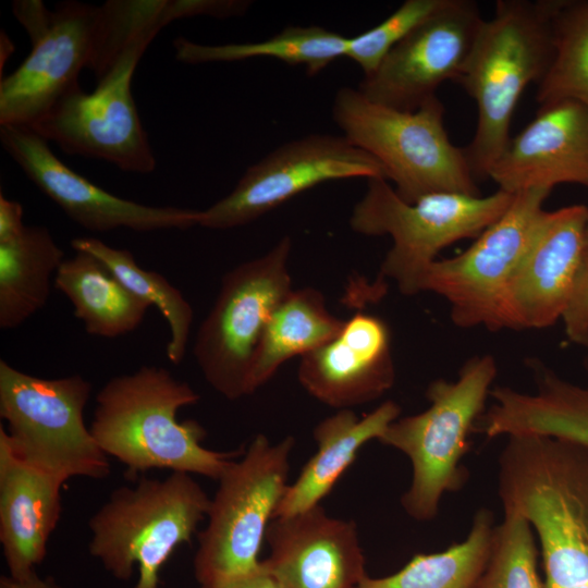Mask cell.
<instances>
[{
    "label": "cell",
    "instance_id": "14",
    "mask_svg": "<svg viewBox=\"0 0 588 588\" xmlns=\"http://www.w3.org/2000/svg\"><path fill=\"white\" fill-rule=\"evenodd\" d=\"M354 177L388 180L383 166L343 135L310 134L252 164L230 194L200 211L198 225L241 226L321 183Z\"/></svg>",
    "mask_w": 588,
    "mask_h": 588
},
{
    "label": "cell",
    "instance_id": "35",
    "mask_svg": "<svg viewBox=\"0 0 588 588\" xmlns=\"http://www.w3.org/2000/svg\"><path fill=\"white\" fill-rule=\"evenodd\" d=\"M26 225L23 223V207L19 201L0 196V243L17 237Z\"/></svg>",
    "mask_w": 588,
    "mask_h": 588
},
{
    "label": "cell",
    "instance_id": "7",
    "mask_svg": "<svg viewBox=\"0 0 588 588\" xmlns=\"http://www.w3.org/2000/svg\"><path fill=\"white\" fill-rule=\"evenodd\" d=\"M513 194L498 189L482 195L440 192L407 203L382 177L367 180L364 197L354 206L350 225L368 236L389 235L392 247L381 277L392 279L405 295L419 293V281L446 246L476 238L509 208Z\"/></svg>",
    "mask_w": 588,
    "mask_h": 588
},
{
    "label": "cell",
    "instance_id": "11",
    "mask_svg": "<svg viewBox=\"0 0 588 588\" xmlns=\"http://www.w3.org/2000/svg\"><path fill=\"white\" fill-rule=\"evenodd\" d=\"M109 1L59 3L47 25L30 38L32 51L0 81V125L30 127L87 68L99 81L117 60Z\"/></svg>",
    "mask_w": 588,
    "mask_h": 588
},
{
    "label": "cell",
    "instance_id": "34",
    "mask_svg": "<svg viewBox=\"0 0 588 588\" xmlns=\"http://www.w3.org/2000/svg\"><path fill=\"white\" fill-rule=\"evenodd\" d=\"M250 5L249 0H167L166 15L169 23L199 15L226 19L243 15Z\"/></svg>",
    "mask_w": 588,
    "mask_h": 588
},
{
    "label": "cell",
    "instance_id": "32",
    "mask_svg": "<svg viewBox=\"0 0 588 588\" xmlns=\"http://www.w3.org/2000/svg\"><path fill=\"white\" fill-rule=\"evenodd\" d=\"M446 0H406L375 27L348 37L346 58L372 74L391 49L415 27L439 10Z\"/></svg>",
    "mask_w": 588,
    "mask_h": 588
},
{
    "label": "cell",
    "instance_id": "5",
    "mask_svg": "<svg viewBox=\"0 0 588 588\" xmlns=\"http://www.w3.org/2000/svg\"><path fill=\"white\" fill-rule=\"evenodd\" d=\"M211 499L192 474L140 478L114 489L88 520V552L115 579L135 588H158L159 574L174 550L191 542L207 517Z\"/></svg>",
    "mask_w": 588,
    "mask_h": 588
},
{
    "label": "cell",
    "instance_id": "21",
    "mask_svg": "<svg viewBox=\"0 0 588 588\" xmlns=\"http://www.w3.org/2000/svg\"><path fill=\"white\" fill-rule=\"evenodd\" d=\"M63 482L17 457L0 433V543L9 575L37 572L61 515Z\"/></svg>",
    "mask_w": 588,
    "mask_h": 588
},
{
    "label": "cell",
    "instance_id": "37",
    "mask_svg": "<svg viewBox=\"0 0 588 588\" xmlns=\"http://www.w3.org/2000/svg\"><path fill=\"white\" fill-rule=\"evenodd\" d=\"M0 588H65L54 578L41 577L37 572L22 578L2 575L0 577Z\"/></svg>",
    "mask_w": 588,
    "mask_h": 588
},
{
    "label": "cell",
    "instance_id": "30",
    "mask_svg": "<svg viewBox=\"0 0 588 588\" xmlns=\"http://www.w3.org/2000/svg\"><path fill=\"white\" fill-rule=\"evenodd\" d=\"M552 47L548 70L537 83V102L573 99L588 106V0H560Z\"/></svg>",
    "mask_w": 588,
    "mask_h": 588
},
{
    "label": "cell",
    "instance_id": "18",
    "mask_svg": "<svg viewBox=\"0 0 588 588\" xmlns=\"http://www.w3.org/2000/svg\"><path fill=\"white\" fill-rule=\"evenodd\" d=\"M265 540L270 553L261 565L281 588H356L368 575L356 524L320 504L273 518Z\"/></svg>",
    "mask_w": 588,
    "mask_h": 588
},
{
    "label": "cell",
    "instance_id": "39",
    "mask_svg": "<svg viewBox=\"0 0 588 588\" xmlns=\"http://www.w3.org/2000/svg\"><path fill=\"white\" fill-rule=\"evenodd\" d=\"M586 243H587V247H588V224H587V230H586Z\"/></svg>",
    "mask_w": 588,
    "mask_h": 588
},
{
    "label": "cell",
    "instance_id": "20",
    "mask_svg": "<svg viewBox=\"0 0 588 588\" xmlns=\"http://www.w3.org/2000/svg\"><path fill=\"white\" fill-rule=\"evenodd\" d=\"M297 376L313 397L338 409L382 396L395 380L388 324L369 314L352 316L333 339L301 357Z\"/></svg>",
    "mask_w": 588,
    "mask_h": 588
},
{
    "label": "cell",
    "instance_id": "22",
    "mask_svg": "<svg viewBox=\"0 0 588 588\" xmlns=\"http://www.w3.org/2000/svg\"><path fill=\"white\" fill-rule=\"evenodd\" d=\"M400 413V405L389 400L363 417L351 409H339L322 419L313 431L317 451L286 487L273 518L319 505L354 463L359 450L367 442L378 440Z\"/></svg>",
    "mask_w": 588,
    "mask_h": 588
},
{
    "label": "cell",
    "instance_id": "29",
    "mask_svg": "<svg viewBox=\"0 0 588 588\" xmlns=\"http://www.w3.org/2000/svg\"><path fill=\"white\" fill-rule=\"evenodd\" d=\"M71 246L95 256L132 294L158 308L170 331L167 357L174 365L181 364L193 322V308L181 291L162 274L140 268L127 249L111 247L95 237H75Z\"/></svg>",
    "mask_w": 588,
    "mask_h": 588
},
{
    "label": "cell",
    "instance_id": "3",
    "mask_svg": "<svg viewBox=\"0 0 588 588\" xmlns=\"http://www.w3.org/2000/svg\"><path fill=\"white\" fill-rule=\"evenodd\" d=\"M560 0H498L483 20L457 82L474 99L477 124L464 151L474 176L486 179L505 149L516 105L552 58V19Z\"/></svg>",
    "mask_w": 588,
    "mask_h": 588
},
{
    "label": "cell",
    "instance_id": "23",
    "mask_svg": "<svg viewBox=\"0 0 588 588\" xmlns=\"http://www.w3.org/2000/svg\"><path fill=\"white\" fill-rule=\"evenodd\" d=\"M54 286L71 302L87 333L117 338L135 330L150 305L132 294L95 256L85 252L65 258Z\"/></svg>",
    "mask_w": 588,
    "mask_h": 588
},
{
    "label": "cell",
    "instance_id": "16",
    "mask_svg": "<svg viewBox=\"0 0 588 588\" xmlns=\"http://www.w3.org/2000/svg\"><path fill=\"white\" fill-rule=\"evenodd\" d=\"M0 140L27 177L86 230L150 232L199 224L200 210L143 205L108 193L64 164L30 127L0 125Z\"/></svg>",
    "mask_w": 588,
    "mask_h": 588
},
{
    "label": "cell",
    "instance_id": "33",
    "mask_svg": "<svg viewBox=\"0 0 588 588\" xmlns=\"http://www.w3.org/2000/svg\"><path fill=\"white\" fill-rule=\"evenodd\" d=\"M561 320L569 341L588 346V250L580 266L569 303Z\"/></svg>",
    "mask_w": 588,
    "mask_h": 588
},
{
    "label": "cell",
    "instance_id": "31",
    "mask_svg": "<svg viewBox=\"0 0 588 588\" xmlns=\"http://www.w3.org/2000/svg\"><path fill=\"white\" fill-rule=\"evenodd\" d=\"M503 513L486 566L470 588H544L531 525L517 514Z\"/></svg>",
    "mask_w": 588,
    "mask_h": 588
},
{
    "label": "cell",
    "instance_id": "38",
    "mask_svg": "<svg viewBox=\"0 0 588 588\" xmlns=\"http://www.w3.org/2000/svg\"><path fill=\"white\" fill-rule=\"evenodd\" d=\"M1 42L4 44V46L1 44V51L4 50V54L1 56V68H2L3 61L5 62L10 56V52H8V50L13 52L14 47H13V44L10 41L9 37L3 32L1 33Z\"/></svg>",
    "mask_w": 588,
    "mask_h": 588
},
{
    "label": "cell",
    "instance_id": "24",
    "mask_svg": "<svg viewBox=\"0 0 588 588\" xmlns=\"http://www.w3.org/2000/svg\"><path fill=\"white\" fill-rule=\"evenodd\" d=\"M344 322L329 311L318 290H292L264 331L250 373V392L268 382L290 358L303 357L333 339Z\"/></svg>",
    "mask_w": 588,
    "mask_h": 588
},
{
    "label": "cell",
    "instance_id": "6",
    "mask_svg": "<svg viewBox=\"0 0 588 588\" xmlns=\"http://www.w3.org/2000/svg\"><path fill=\"white\" fill-rule=\"evenodd\" d=\"M497 373L492 355L469 358L455 380L437 379L429 383L427 409L395 419L378 439L411 461L412 482L401 504L412 518L433 519L442 495L458 491L466 482L468 471L461 462Z\"/></svg>",
    "mask_w": 588,
    "mask_h": 588
},
{
    "label": "cell",
    "instance_id": "17",
    "mask_svg": "<svg viewBox=\"0 0 588 588\" xmlns=\"http://www.w3.org/2000/svg\"><path fill=\"white\" fill-rule=\"evenodd\" d=\"M588 207L543 212L514 273L501 310V329H544L562 319L588 250Z\"/></svg>",
    "mask_w": 588,
    "mask_h": 588
},
{
    "label": "cell",
    "instance_id": "10",
    "mask_svg": "<svg viewBox=\"0 0 588 588\" xmlns=\"http://www.w3.org/2000/svg\"><path fill=\"white\" fill-rule=\"evenodd\" d=\"M292 241L282 237L265 255L226 272L199 326L193 354L208 384L228 400L250 392V373L273 311L292 291Z\"/></svg>",
    "mask_w": 588,
    "mask_h": 588
},
{
    "label": "cell",
    "instance_id": "25",
    "mask_svg": "<svg viewBox=\"0 0 588 588\" xmlns=\"http://www.w3.org/2000/svg\"><path fill=\"white\" fill-rule=\"evenodd\" d=\"M49 230L25 226L15 238L0 243V328L15 329L47 303L51 280L64 260Z\"/></svg>",
    "mask_w": 588,
    "mask_h": 588
},
{
    "label": "cell",
    "instance_id": "13",
    "mask_svg": "<svg viewBox=\"0 0 588 588\" xmlns=\"http://www.w3.org/2000/svg\"><path fill=\"white\" fill-rule=\"evenodd\" d=\"M550 192L531 188L513 194L506 211L467 249L427 268L419 293L443 297L452 322L460 328L501 330L506 290L534 240Z\"/></svg>",
    "mask_w": 588,
    "mask_h": 588
},
{
    "label": "cell",
    "instance_id": "15",
    "mask_svg": "<svg viewBox=\"0 0 588 588\" xmlns=\"http://www.w3.org/2000/svg\"><path fill=\"white\" fill-rule=\"evenodd\" d=\"M483 19L473 0H446L364 76L358 89L370 100L413 111L461 76Z\"/></svg>",
    "mask_w": 588,
    "mask_h": 588
},
{
    "label": "cell",
    "instance_id": "26",
    "mask_svg": "<svg viewBox=\"0 0 588 588\" xmlns=\"http://www.w3.org/2000/svg\"><path fill=\"white\" fill-rule=\"evenodd\" d=\"M347 44L348 37L321 26H290L270 38L254 42L201 45L183 37L173 41L175 58L184 63L272 58L290 65H303L310 76L345 57Z\"/></svg>",
    "mask_w": 588,
    "mask_h": 588
},
{
    "label": "cell",
    "instance_id": "19",
    "mask_svg": "<svg viewBox=\"0 0 588 588\" xmlns=\"http://www.w3.org/2000/svg\"><path fill=\"white\" fill-rule=\"evenodd\" d=\"M488 177L510 194L562 183L588 188V106L573 99L540 106L511 136Z\"/></svg>",
    "mask_w": 588,
    "mask_h": 588
},
{
    "label": "cell",
    "instance_id": "36",
    "mask_svg": "<svg viewBox=\"0 0 588 588\" xmlns=\"http://www.w3.org/2000/svg\"><path fill=\"white\" fill-rule=\"evenodd\" d=\"M200 588H281L275 579L260 566L244 576H240L219 584L200 586Z\"/></svg>",
    "mask_w": 588,
    "mask_h": 588
},
{
    "label": "cell",
    "instance_id": "8",
    "mask_svg": "<svg viewBox=\"0 0 588 588\" xmlns=\"http://www.w3.org/2000/svg\"><path fill=\"white\" fill-rule=\"evenodd\" d=\"M294 445L292 436L272 443L256 434L219 478L207 525L197 532L193 569L199 586L244 576L260 566L266 531L289 486Z\"/></svg>",
    "mask_w": 588,
    "mask_h": 588
},
{
    "label": "cell",
    "instance_id": "27",
    "mask_svg": "<svg viewBox=\"0 0 588 588\" xmlns=\"http://www.w3.org/2000/svg\"><path fill=\"white\" fill-rule=\"evenodd\" d=\"M536 390L513 392L505 406V425L513 434H539L588 446V389L540 365L534 370Z\"/></svg>",
    "mask_w": 588,
    "mask_h": 588
},
{
    "label": "cell",
    "instance_id": "1",
    "mask_svg": "<svg viewBox=\"0 0 588 588\" xmlns=\"http://www.w3.org/2000/svg\"><path fill=\"white\" fill-rule=\"evenodd\" d=\"M498 493L503 512L524 517L538 538L544 588H588V446L507 437Z\"/></svg>",
    "mask_w": 588,
    "mask_h": 588
},
{
    "label": "cell",
    "instance_id": "2",
    "mask_svg": "<svg viewBox=\"0 0 588 588\" xmlns=\"http://www.w3.org/2000/svg\"><path fill=\"white\" fill-rule=\"evenodd\" d=\"M199 394L168 369L142 366L108 380L96 395L90 431L99 448L136 477L151 469L200 475L219 480L242 451L203 446L205 429L177 421V412Z\"/></svg>",
    "mask_w": 588,
    "mask_h": 588
},
{
    "label": "cell",
    "instance_id": "28",
    "mask_svg": "<svg viewBox=\"0 0 588 588\" xmlns=\"http://www.w3.org/2000/svg\"><path fill=\"white\" fill-rule=\"evenodd\" d=\"M493 530L492 512L479 509L462 542L441 552L415 554L391 575H367L356 588H470L488 561Z\"/></svg>",
    "mask_w": 588,
    "mask_h": 588
},
{
    "label": "cell",
    "instance_id": "12",
    "mask_svg": "<svg viewBox=\"0 0 588 588\" xmlns=\"http://www.w3.org/2000/svg\"><path fill=\"white\" fill-rule=\"evenodd\" d=\"M160 29L152 26L139 33L94 91L73 86L30 128L66 154L102 159L123 171L152 172L156 158L131 84L140 57Z\"/></svg>",
    "mask_w": 588,
    "mask_h": 588
},
{
    "label": "cell",
    "instance_id": "9",
    "mask_svg": "<svg viewBox=\"0 0 588 588\" xmlns=\"http://www.w3.org/2000/svg\"><path fill=\"white\" fill-rule=\"evenodd\" d=\"M91 384L79 375L46 379L0 360V427L13 453L63 483L73 477L105 479L108 455L84 420Z\"/></svg>",
    "mask_w": 588,
    "mask_h": 588
},
{
    "label": "cell",
    "instance_id": "4",
    "mask_svg": "<svg viewBox=\"0 0 588 588\" xmlns=\"http://www.w3.org/2000/svg\"><path fill=\"white\" fill-rule=\"evenodd\" d=\"M332 117L344 137L383 166L405 201L440 192L481 195L464 147L449 138L437 96L405 111L375 102L358 88L342 87Z\"/></svg>",
    "mask_w": 588,
    "mask_h": 588
}]
</instances>
